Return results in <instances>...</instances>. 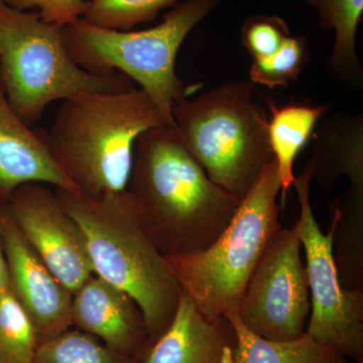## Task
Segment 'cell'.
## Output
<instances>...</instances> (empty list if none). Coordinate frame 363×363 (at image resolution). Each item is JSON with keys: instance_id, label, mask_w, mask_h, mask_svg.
<instances>
[{"instance_id": "1", "label": "cell", "mask_w": 363, "mask_h": 363, "mask_svg": "<svg viewBox=\"0 0 363 363\" xmlns=\"http://www.w3.org/2000/svg\"><path fill=\"white\" fill-rule=\"evenodd\" d=\"M126 193L143 228L164 257L209 247L241 201L210 180L168 124L138 138Z\"/></svg>"}, {"instance_id": "2", "label": "cell", "mask_w": 363, "mask_h": 363, "mask_svg": "<svg viewBox=\"0 0 363 363\" xmlns=\"http://www.w3.org/2000/svg\"><path fill=\"white\" fill-rule=\"evenodd\" d=\"M164 124L149 95L133 86L64 100L43 135L77 192L99 197L126 190L138 138Z\"/></svg>"}, {"instance_id": "3", "label": "cell", "mask_w": 363, "mask_h": 363, "mask_svg": "<svg viewBox=\"0 0 363 363\" xmlns=\"http://www.w3.org/2000/svg\"><path fill=\"white\" fill-rule=\"evenodd\" d=\"M56 191L84 233L93 274L135 301L147 323V343L156 340L173 321L182 290L143 228L126 190L99 197Z\"/></svg>"}, {"instance_id": "4", "label": "cell", "mask_w": 363, "mask_h": 363, "mask_svg": "<svg viewBox=\"0 0 363 363\" xmlns=\"http://www.w3.org/2000/svg\"><path fill=\"white\" fill-rule=\"evenodd\" d=\"M224 0H183L159 25L143 30H107L83 18L62 26L69 55L96 75L121 73L138 83L174 126V106L198 89L177 76L176 59L189 33Z\"/></svg>"}, {"instance_id": "5", "label": "cell", "mask_w": 363, "mask_h": 363, "mask_svg": "<svg viewBox=\"0 0 363 363\" xmlns=\"http://www.w3.org/2000/svg\"><path fill=\"white\" fill-rule=\"evenodd\" d=\"M281 183L272 157L226 228L204 250L166 257L181 290L213 322L238 313L253 272L274 236L279 220Z\"/></svg>"}, {"instance_id": "6", "label": "cell", "mask_w": 363, "mask_h": 363, "mask_svg": "<svg viewBox=\"0 0 363 363\" xmlns=\"http://www.w3.org/2000/svg\"><path fill=\"white\" fill-rule=\"evenodd\" d=\"M174 128L210 180L241 200L271 161L267 112L250 80L225 83L172 111Z\"/></svg>"}, {"instance_id": "7", "label": "cell", "mask_w": 363, "mask_h": 363, "mask_svg": "<svg viewBox=\"0 0 363 363\" xmlns=\"http://www.w3.org/2000/svg\"><path fill=\"white\" fill-rule=\"evenodd\" d=\"M0 84L21 121L33 128L57 100L135 86L121 73L96 75L71 58L62 26L0 0Z\"/></svg>"}, {"instance_id": "8", "label": "cell", "mask_w": 363, "mask_h": 363, "mask_svg": "<svg viewBox=\"0 0 363 363\" xmlns=\"http://www.w3.org/2000/svg\"><path fill=\"white\" fill-rule=\"evenodd\" d=\"M313 164L309 161L293 186L300 213L294 228L302 242L309 285L311 311L306 333L337 350L344 357L363 362V290L345 288L339 278L333 252L335 212L324 233L313 211L310 188Z\"/></svg>"}, {"instance_id": "9", "label": "cell", "mask_w": 363, "mask_h": 363, "mask_svg": "<svg viewBox=\"0 0 363 363\" xmlns=\"http://www.w3.org/2000/svg\"><path fill=\"white\" fill-rule=\"evenodd\" d=\"M310 311L302 242L294 227L283 226L267 245L248 281L238 318L260 337L289 341L304 335Z\"/></svg>"}, {"instance_id": "10", "label": "cell", "mask_w": 363, "mask_h": 363, "mask_svg": "<svg viewBox=\"0 0 363 363\" xmlns=\"http://www.w3.org/2000/svg\"><path fill=\"white\" fill-rule=\"evenodd\" d=\"M6 209L30 247L72 294L94 274L84 233L56 189L25 184L7 200Z\"/></svg>"}, {"instance_id": "11", "label": "cell", "mask_w": 363, "mask_h": 363, "mask_svg": "<svg viewBox=\"0 0 363 363\" xmlns=\"http://www.w3.org/2000/svg\"><path fill=\"white\" fill-rule=\"evenodd\" d=\"M0 238L9 291L30 318L40 344L71 328L73 294L45 266L23 238L6 209L0 210Z\"/></svg>"}, {"instance_id": "12", "label": "cell", "mask_w": 363, "mask_h": 363, "mask_svg": "<svg viewBox=\"0 0 363 363\" xmlns=\"http://www.w3.org/2000/svg\"><path fill=\"white\" fill-rule=\"evenodd\" d=\"M71 324L111 350L136 359L149 342L147 323L135 301L95 274L73 294Z\"/></svg>"}, {"instance_id": "13", "label": "cell", "mask_w": 363, "mask_h": 363, "mask_svg": "<svg viewBox=\"0 0 363 363\" xmlns=\"http://www.w3.org/2000/svg\"><path fill=\"white\" fill-rule=\"evenodd\" d=\"M28 183L77 192L52 157L43 131L21 121L0 84V202Z\"/></svg>"}, {"instance_id": "14", "label": "cell", "mask_w": 363, "mask_h": 363, "mask_svg": "<svg viewBox=\"0 0 363 363\" xmlns=\"http://www.w3.org/2000/svg\"><path fill=\"white\" fill-rule=\"evenodd\" d=\"M233 328L225 320L213 322L182 291L173 321L152 342L147 343L138 363H220L226 346H233Z\"/></svg>"}, {"instance_id": "15", "label": "cell", "mask_w": 363, "mask_h": 363, "mask_svg": "<svg viewBox=\"0 0 363 363\" xmlns=\"http://www.w3.org/2000/svg\"><path fill=\"white\" fill-rule=\"evenodd\" d=\"M315 136L313 180L331 190L340 176L350 180L353 194L363 196V121L360 116H332Z\"/></svg>"}, {"instance_id": "16", "label": "cell", "mask_w": 363, "mask_h": 363, "mask_svg": "<svg viewBox=\"0 0 363 363\" xmlns=\"http://www.w3.org/2000/svg\"><path fill=\"white\" fill-rule=\"evenodd\" d=\"M271 118L267 124L272 156L278 164L281 178V202L292 187L296 176L294 164L298 152L311 138L318 121L332 107L331 104L318 105L289 104L278 105L269 101Z\"/></svg>"}, {"instance_id": "17", "label": "cell", "mask_w": 363, "mask_h": 363, "mask_svg": "<svg viewBox=\"0 0 363 363\" xmlns=\"http://www.w3.org/2000/svg\"><path fill=\"white\" fill-rule=\"evenodd\" d=\"M225 318L233 331L235 363H346L337 350L308 333L295 340H269L247 329L238 313Z\"/></svg>"}, {"instance_id": "18", "label": "cell", "mask_w": 363, "mask_h": 363, "mask_svg": "<svg viewBox=\"0 0 363 363\" xmlns=\"http://www.w3.org/2000/svg\"><path fill=\"white\" fill-rule=\"evenodd\" d=\"M316 11L320 28L335 35L328 66L338 77L362 75L357 52V33L363 14V0H307Z\"/></svg>"}, {"instance_id": "19", "label": "cell", "mask_w": 363, "mask_h": 363, "mask_svg": "<svg viewBox=\"0 0 363 363\" xmlns=\"http://www.w3.org/2000/svg\"><path fill=\"white\" fill-rule=\"evenodd\" d=\"M33 363H138L78 329H69L39 345Z\"/></svg>"}, {"instance_id": "20", "label": "cell", "mask_w": 363, "mask_h": 363, "mask_svg": "<svg viewBox=\"0 0 363 363\" xmlns=\"http://www.w3.org/2000/svg\"><path fill=\"white\" fill-rule=\"evenodd\" d=\"M40 341L11 291L0 295V363H33Z\"/></svg>"}, {"instance_id": "21", "label": "cell", "mask_w": 363, "mask_h": 363, "mask_svg": "<svg viewBox=\"0 0 363 363\" xmlns=\"http://www.w3.org/2000/svg\"><path fill=\"white\" fill-rule=\"evenodd\" d=\"M183 0H89L83 20L107 30H130L157 20L162 11Z\"/></svg>"}, {"instance_id": "22", "label": "cell", "mask_w": 363, "mask_h": 363, "mask_svg": "<svg viewBox=\"0 0 363 363\" xmlns=\"http://www.w3.org/2000/svg\"><path fill=\"white\" fill-rule=\"evenodd\" d=\"M308 59L307 39L304 35H290L272 56L252 60L250 80L269 89L288 87L300 77Z\"/></svg>"}, {"instance_id": "23", "label": "cell", "mask_w": 363, "mask_h": 363, "mask_svg": "<svg viewBox=\"0 0 363 363\" xmlns=\"http://www.w3.org/2000/svg\"><path fill=\"white\" fill-rule=\"evenodd\" d=\"M290 35L288 23L278 16L252 14L241 28V43L252 60L272 56Z\"/></svg>"}, {"instance_id": "24", "label": "cell", "mask_w": 363, "mask_h": 363, "mask_svg": "<svg viewBox=\"0 0 363 363\" xmlns=\"http://www.w3.org/2000/svg\"><path fill=\"white\" fill-rule=\"evenodd\" d=\"M18 11L35 9L40 18L48 23L64 26L82 18L89 0H1Z\"/></svg>"}, {"instance_id": "25", "label": "cell", "mask_w": 363, "mask_h": 363, "mask_svg": "<svg viewBox=\"0 0 363 363\" xmlns=\"http://www.w3.org/2000/svg\"><path fill=\"white\" fill-rule=\"evenodd\" d=\"M6 202H0V210L2 204ZM9 290V274H7V267L6 255H4V247H2L1 238H0V295Z\"/></svg>"}, {"instance_id": "26", "label": "cell", "mask_w": 363, "mask_h": 363, "mask_svg": "<svg viewBox=\"0 0 363 363\" xmlns=\"http://www.w3.org/2000/svg\"><path fill=\"white\" fill-rule=\"evenodd\" d=\"M220 363H235L233 359V346L228 345L224 348Z\"/></svg>"}, {"instance_id": "27", "label": "cell", "mask_w": 363, "mask_h": 363, "mask_svg": "<svg viewBox=\"0 0 363 363\" xmlns=\"http://www.w3.org/2000/svg\"><path fill=\"white\" fill-rule=\"evenodd\" d=\"M359 363H363V362H359Z\"/></svg>"}]
</instances>
